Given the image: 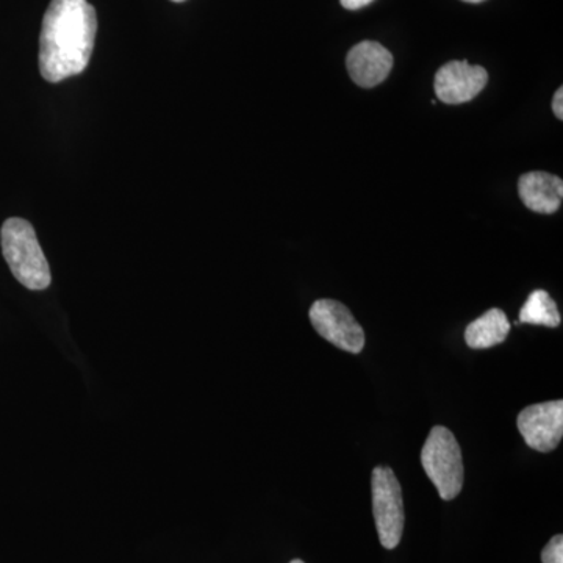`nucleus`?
<instances>
[{"label":"nucleus","mask_w":563,"mask_h":563,"mask_svg":"<svg viewBox=\"0 0 563 563\" xmlns=\"http://www.w3.org/2000/svg\"><path fill=\"white\" fill-rule=\"evenodd\" d=\"M98 16L87 0H52L40 33V73L58 84L87 69L95 49Z\"/></svg>","instance_id":"1"},{"label":"nucleus","mask_w":563,"mask_h":563,"mask_svg":"<svg viewBox=\"0 0 563 563\" xmlns=\"http://www.w3.org/2000/svg\"><path fill=\"white\" fill-rule=\"evenodd\" d=\"M0 243L10 272L20 284L33 291L46 290L49 287V263L41 250L38 236L31 222L22 218H9L0 231Z\"/></svg>","instance_id":"2"},{"label":"nucleus","mask_w":563,"mask_h":563,"mask_svg":"<svg viewBox=\"0 0 563 563\" xmlns=\"http://www.w3.org/2000/svg\"><path fill=\"white\" fill-rule=\"evenodd\" d=\"M421 463L443 501H453L463 488L465 468L461 446L450 429L435 426L421 451Z\"/></svg>","instance_id":"3"},{"label":"nucleus","mask_w":563,"mask_h":563,"mask_svg":"<svg viewBox=\"0 0 563 563\" xmlns=\"http://www.w3.org/2000/svg\"><path fill=\"white\" fill-rule=\"evenodd\" d=\"M373 514L380 544L385 550H395L402 539L404 499L402 488L395 472L388 466H377L372 474Z\"/></svg>","instance_id":"4"},{"label":"nucleus","mask_w":563,"mask_h":563,"mask_svg":"<svg viewBox=\"0 0 563 563\" xmlns=\"http://www.w3.org/2000/svg\"><path fill=\"white\" fill-rule=\"evenodd\" d=\"M314 331L333 346L361 354L365 347V331L344 303L333 299H318L310 309Z\"/></svg>","instance_id":"5"},{"label":"nucleus","mask_w":563,"mask_h":563,"mask_svg":"<svg viewBox=\"0 0 563 563\" xmlns=\"http://www.w3.org/2000/svg\"><path fill=\"white\" fill-rule=\"evenodd\" d=\"M517 428L526 444L539 453H551L562 442L563 401H548L526 407L518 415Z\"/></svg>","instance_id":"6"},{"label":"nucleus","mask_w":563,"mask_h":563,"mask_svg":"<svg viewBox=\"0 0 563 563\" xmlns=\"http://www.w3.org/2000/svg\"><path fill=\"white\" fill-rule=\"evenodd\" d=\"M488 81L487 69L468 62H450L437 70L435 95L448 106L473 101Z\"/></svg>","instance_id":"7"},{"label":"nucleus","mask_w":563,"mask_h":563,"mask_svg":"<svg viewBox=\"0 0 563 563\" xmlns=\"http://www.w3.org/2000/svg\"><path fill=\"white\" fill-rule=\"evenodd\" d=\"M351 79L362 88H374L390 76L393 55L376 41L355 44L346 58Z\"/></svg>","instance_id":"8"},{"label":"nucleus","mask_w":563,"mask_h":563,"mask_svg":"<svg viewBox=\"0 0 563 563\" xmlns=\"http://www.w3.org/2000/svg\"><path fill=\"white\" fill-rule=\"evenodd\" d=\"M518 195L529 210L551 214L561 209L563 181L550 173H526L518 180Z\"/></svg>","instance_id":"9"},{"label":"nucleus","mask_w":563,"mask_h":563,"mask_svg":"<svg viewBox=\"0 0 563 563\" xmlns=\"http://www.w3.org/2000/svg\"><path fill=\"white\" fill-rule=\"evenodd\" d=\"M509 320L501 309H492L483 317L470 322L465 331V342L472 350H488L506 342L510 332Z\"/></svg>","instance_id":"10"},{"label":"nucleus","mask_w":563,"mask_h":563,"mask_svg":"<svg viewBox=\"0 0 563 563\" xmlns=\"http://www.w3.org/2000/svg\"><path fill=\"white\" fill-rule=\"evenodd\" d=\"M544 325V328H559L562 322L559 313L558 303L551 298L550 292L536 290L529 295L528 301L520 310V320L515 324Z\"/></svg>","instance_id":"11"},{"label":"nucleus","mask_w":563,"mask_h":563,"mask_svg":"<svg viewBox=\"0 0 563 563\" xmlns=\"http://www.w3.org/2000/svg\"><path fill=\"white\" fill-rule=\"evenodd\" d=\"M542 563H563V537L554 536L551 542L543 548Z\"/></svg>","instance_id":"12"},{"label":"nucleus","mask_w":563,"mask_h":563,"mask_svg":"<svg viewBox=\"0 0 563 563\" xmlns=\"http://www.w3.org/2000/svg\"><path fill=\"white\" fill-rule=\"evenodd\" d=\"M563 88H559L558 91H555L554 99H553V111L555 114V118L558 120H563Z\"/></svg>","instance_id":"13"},{"label":"nucleus","mask_w":563,"mask_h":563,"mask_svg":"<svg viewBox=\"0 0 563 563\" xmlns=\"http://www.w3.org/2000/svg\"><path fill=\"white\" fill-rule=\"evenodd\" d=\"M374 0H340V3L346 10L355 11L361 10L363 7L369 5Z\"/></svg>","instance_id":"14"},{"label":"nucleus","mask_w":563,"mask_h":563,"mask_svg":"<svg viewBox=\"0 0 563 563\" xmlns=\"http://www.w3.org/2000/svg\"><path fill=\"white\" fill-rule=\"evenodd\" d=\"M463 2H468V3H481V2H484V0H463Z\"/></svg>","instance_id":"15"},{"label":"nucleus","mask_w":563,"mask_h":563,"mask_svg":"<svg viewBox=\"0 0 563 563\" xmlns=\"http://www.w3.org/2000/svg\"><path fill=\"white\" fill-rule=\"evenodd\" d=\"M290 563H303L301 559H295V561H291Z\"/></svg>","instance_id":"16"},{"label":"nucleus","mask_w":563,"mask_h":563,"mask_svg":"<svg viewBox=\"0 0 563 563\" xmlns=\"http://www.w3.org/2000/svg\"><path fill=\"white\" fill-rule=\"evenodd\" d=\"M172 2L180 3V2H185V0H172Z\"/></svg>","instance_id":"17"}]
</instances>
